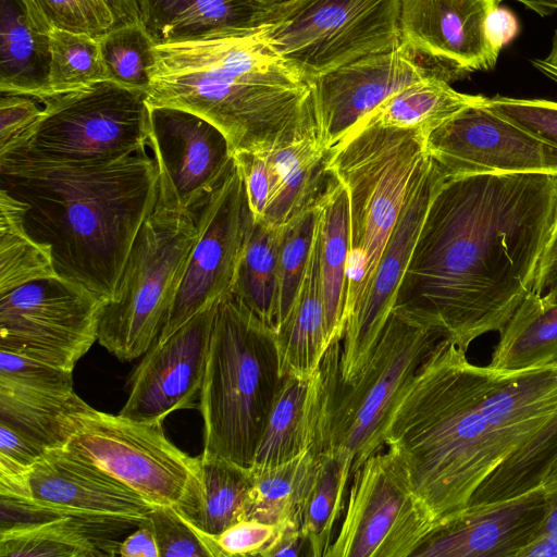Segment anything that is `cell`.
I'll return each mask as SVG.
<instances>
[{
  "label": "cell",
  "instance_id": "obj_39",
  "mask_svg": "<svg viewBox=\"0 0 557 557\" xmlns=\"http://www.w3.org/2000/svg\"><path fill=\"white\" fill-rule=\"evenodd\" d=\"M49 37L51 59L48 97L108 79L99 38L58 28L52 29Z\"/></svg>",
  "mask_w": 557,
  "mask_h": 557
},
{
  "label": "cell",
  "instance_id": "obj_7",
  "mask_svg": "<svg viewBox=\"0 0 557 557\" xmlns=\"http://www.w3.org/2000/svg\"><path fill=\"white\" fill-rule=\"evenodd\" d=\"M42 102L37 121L0 147V162L109 161L149 143L146 90L107 79Z\"/></svg>",
  "mask_w": 557,
  "mask_h": 557
},
{
  "label": "cell",
  "instance_id": "obj_34",
  "mask_svg": "<svg viewBox=\"0 0 557 557\" xmlns=\"http://www.w3.org/2000/svg\"><path fill=\"white\" fill-rule=\"evenodd\" d=\"M278 240L280 227L253 221L231 292L275 331L280 323Z\"/></svg>",
  "mask_w": 557,
  "mask_h": 557
},
{
  "label": "cell",
  "instance_id": "obj_48",
  "mask_svg": "<svg viewBox=\"0 0 557 557\" xmlns=\"http://www.w3.org/2000/svg\"><path fill=\"white\" fill-rule=\"evenodd\" d=\"M42 109H39L30 97L1 94L0 147L35 123Z\"/></svg>",
  "mask_w": 557,
  "mask_h": 557
},
{
  "label": "cell",
  "instance_id": "obj_23",
  "mask_svg": "<svg viewBox=\"0 0 557 557\" xmlns=\"http://www.w3.org/2000/svg\"><path fill=\"white\" fill-rule=\"evenodd\" d=\"M502 0H400L401 42L429 60L467 73L490 71L499 52L488 42L485 22Z\"/></svg>",
  "mask_w": 557,
  "mask_h": 557
},
{
  "label": "cell",
  "instance_id": "obj_52",
  "mask_svg": "<svg viewBox=\"0 0 557 557\" xmlns=\"http://www.w3.org/2000/svg\"><path fill=\"white\" fill-rule=\"evenodd\" d=\"M485 33L491 46L500 52L518 35L519 23L509 9L497 7L486 18Z\"/></svg>",
  "mask_w": 557,
  "mask_h": 557
},
{
  "label": "cell",
  "instance_id": "obj_33",
  "mask_svg": "<svg viewBox=\"0 0 557 557\" xmlns=\"http://www.w3.org/2000/svg\"><path fill=\"white\" fill-rule=\"evenodd\" d=\"M557 362V304L531 292L499 332L490 367L520 370Z\"/></svg>",
  "mask_w": 557,
  "mask_h": 557
},
{
  "label": "cell",
  "instance_id": "obj_49",
  "mask_svg": "<svg viewBox=\"0 0 557 557\" xmlns=\"http://www.w3.org/2000/svg\"><path fill=\"white\" fill-rule=\"evenodd\" d=\"M48 450V448L22 434L11 425L0 422V457L28 470Z\"/></svg>",
  "mask_w": 557,
  "mask_h": 557
},
{
  "label": "cell",
  "instance_id": "obj_17",
  "mask_svg": "<svg viewBox=\"0 0 557 557\" xmlns=\"http://www.w3.org/2000/svg\"><path fill=\"white\" fill-rule=\"evenodd\" d=\"M485 103L460 111L426 135V152L444 178L499 173L557 176V147Z\"/></svg>",
  "mask_w": 557,
  "mask_h": 557
},
{
  "label": "cell",
  "instance_id": "obj_15",
  "mask_svg": "<svg viewBox=\"0 0 557 557\" xmlns=\"http://www.w3.org/2000/svg\"><path fill=\"white\" fill-rule=\"evenodd\" d=\"M253 221L245 184L235 164L196 216L198 238L157 341L165 339L207 306L232 292Z\"/></svg>",
  "mask_w": 557,
  "mask_h": 557
},
{
  "label": "cell",
  "instance_id": "obj_50",
  "mask_svg": "<svg viewBox=\"0 0 557 557\" xmlns=\"http://www.w3.org/2000/svg\"><path fill=\"white\" fill-rule=\"evenodd\" d=\"M532 292L557 304V218L539 264Z\"/></svg>",
  "mask_w": 557,
  "mask_h": 557
},
{
  "label": "cell",
  "instance_id": "obj_38",
  "mask_svg": "<svg viewBox=\"0 0 557 557\" xmlns=\"http://www.w3.org/2000/svg\"><path fill=\"white\" fill-rule=\"evenodd\" d=\"M352 455L342 447H327L318 454L315 480L307 499L301 530L311 557H324L332 541L334 527L344 507Z\"/></svg>",
  "mask_w": 557,
  "mask_h": 557
},
{
  "label": "cell",
  "instance_id": "obj_30",
  "mask_svg": "<svg viewBox=\"0 0 557 557\" xmlns=\"http://www.w3.org/2000/svg\"><path fill=\"white\" fill-rule=\"evenodd\" d=\"M89 407L74 391L47 392L0 383V422L48 449L65 447L77 416Z\"/></svg>",
  "mask_w": 557,
  "mask_h": 557
},
{
  "label": "cell",
  "instance_id": "obj_10",
  "mask_svg": "<svg viewBox=\"0 0 557 557\" xmlns=\"http://www.w3.org/2000/svg\"><path fill=\"white\" fill-rule=\"evenodd\" d=\"M63 448L153 506H174L187 516L198 503L200 458L176 447L160 422L136 421L89 407L77 416L76 429Z\"/></svg>",
  "mask_w": 557,
  "mask_h": 557
},
{
  "label": "cell",
  "instance_id": "obj_55",
  "mask_svg": "<svg viewBox=\"0 0 557 557\" xmlns=\"http://www.w3.org/2000/svg\"><path fill=\"white\" fill-rule=\"evenodd\" d=\"M518 557H557V532L541 533Z\"/></svg>",
  "mask_w": 557,
  "mask_h": 557
},
{
  "label": "cell",
  "instance_id": "obj_60",
  "mask_svg": "<svg viewBox=\"0 0 557 557\" xmlns=\"http://www.w3.org/2000/svg\"><path fill=\"white\" fill-rule=\"evenodd\" d=\"M271 2H278V1H285V0H270Z\"/></svg>",
  "mask_w": 557,
  "mask_h": 557
},
{
  "label": "cell",
  "instance_id": "obj_53",
  "mask_svg": "<svg viewBox=\"0 0 557 557\" xmlns=\"http://www.w3.org/2000/svg\"><path fill=\"white\" fill-rule=\"evenodd\" d=\"M117 555L125 557H160L154 534L147 521L120 543Z\"/></svg>",
  "mask_w": 557,
  "mask_h": 557
},
{
  "label": "cell",
  "instance_id": "obj_57",
  "mask_svg": "<svg viewBox=\"0 0 557 557\" xmlns=\"http://www.w3.org/2000/svg\"><path fill=\"white\" fill-rule=\"evenodd\" d=\"M531 63L539 72L557 84V69L545 64L541 59H533Z\"/></svg>",
  "mask_w": 557,
  "mask_h": 557
},
{
  "label": "cell",
  "instance_id": "obj_43",
  "mask_svg": "<svg viewBox=\"0 0 557 557\" xmlns=\"http://www.w3.org/2000/svg\"><path fill=\"white\" fill-rule=\"evenodd\" d=\"M147 523L160 557H218L212 535L202 532L174 506H154Z\"/></svg>",
  "mask_w": 557,
  "mask_h": 557
},
{
  "label": "cell",
  "instance_id": "obj_58",
  "mask_svg": "<svg viewBox=\"0 0 557 557\" xmlns=\"http://www.w3.org/2000/svg\"><path fill=\"white\" fill-rule=\"evenodd\" d=\"M541 487L545 488L546 491H554L557 488V461L548 471L547 475L541 484Z\"/></svg>",
  "mask_w": 557,
  "mask_h": 557
},
{
  "label": "cell",
  "instance_id": "obj_9",
  "mask_svg": "<svg viewBox=\"0 0 557 557\" xmlns=\"http://www.w3.org/2000/svg\"><path fill=\"white\" fill-rule=\"evenodd\" d=\"M400 0L270 2L258 32L310 83L321 74L401 44Z\"/></svg>",
  "mask_w": 557,
  "mask_h": 557
},
{
  "label": "cell",
  "instance_id": "obj_20",
  "mask_svg": "<svg viewBox=\"0 0 557 557\" xmlns=\"http://www.w3.org/2000/svg\"><path fill=\"white\" fill-rule=\"evenodd\" d=\"M444 180L432 160L407 196L370 287L346 322L341 351V381L344 384L356 379L374 350L392 312L430 202Z\"/></svg>",
  "mask_w": 557,
  "mask_h": 557
},
{
  "label": "cell",
  "instance_id": "obj_14",
  "mask_svg": "<svg viewBox=\"0 0 557 557\" xmlns=\"http://www.w3.org/2000/svg\"><path fill=\"white\" fill-rule=\"evenodd\" d=\"M0 350L73 371L98 341L104 301L61 276L0 294Z\"/></svg>",
  "mask_w": 557,
  "mask_h": 557
},
{
  "label": "cell",
  "instance_id": "obj_54",
  "mask_svg": "<svg viewBox=\"0 0 557 557\" xmlns=\"http://www.w3.org/2000/svg\"><path fill=\"white\" fill-rule=\"evenodd\" d=\"M109 7L113 20V27H121L140 22L136 0H103Z\"/></svg>",
  "mask_w": 557,
  "mask_h": 557
},
{
  "label": "cell",
  "instance_id": "obj_42",
  "mask_svg": "<svg viewBox=\"0 0 557 557\" xmlns=\"http://www.w3.org/2000/svg\"><path fill=\"white\" fill-rule=\"evenodd\" d=\"M32 26L49 34L63 29L101 37L113 28V15L103 0H18Z\"/></svg>",
  "mask_w": 557,
  "mask_h": 557
},
{
  "label": "cell",
  "instance_id": "obj_36",
  "mask_svg": "<svg viewBox=\"0 0 557 557\" xmlns=\"http://www.w3.org/2000/svg\"><path fill=\"white\" fill-rule=\"evenodd\" d=\"M199 458V499L186 518L202 532L216 535L244 520L251 471L219 457L200 455Z\"/></svg>",
  "mask_w": 557,
  "mask_h": 557
},
{
  "label": "cell",
  "instance_id": "obj_45",
  "mask_svg": "<svg viewBox=\"0 0 557 557\" xmlns=\"http://www.w3.org/2000/svg\"><path fill=\"white\" fill-rule=\"evenodd\" d=\"M485 106L537 138L557 147V102L496 95Z\"/></svg>",
  "mask_w": 557,
  "mask_h": 557
},
{
  "label": "cell",
  "instance_id": "obj_46",
  "mask_svg": "<svg viewBox=\"0 0 557 557\" xmlns=\"http://www.w3.org/2000/svg\"><path fill=\"white\" fill-rule=\"evenodd\" d=\"M243 177L249 208L255 221H260L274 195L277 175L268 150H243L234 153Z\"/></svg>",
  "mask_w": 557,
  "mask_h": 557
},
{
  "label": "cell",
  "instance_id": "obj_11",
  "mask_svg": "<svg viewBox=\"0 0 557 557\" xmlns=\"http://www.w3.org/2000/svg\"><path fill=\"white\" fill-rule=\"evenodd\" d=\"M444 337L440 331L411 324L391 312L360 373L350 384L339 380L330 408L324 449L348 450L354 457L352 474L382 448L394 405Z\"/></svg>",
  "mask_w": 557,
  "mask_h": 557
},
{
  "label": "cell",
  "instance_id": "obj_37",
  "mask_svg": "<svg viewBox=\"0 0 557 557\" xmlns=\"http://www.w3.org/2000/svg\"><path fill=\"white\" fill-rule=\"evenodd\" d=\"M27 206L0 189V294L33 281L59 276L50 246L26 230Z\"/></svg>",
  "mask_w": 557,
  "mask_h": 557
},
{
  "label": "cell",
  "instance_id": "obj_28",
  "mask_svg": "<svg viewBox=\"0 0 557 557\" xmlns=\"http://www.w3.org/2000/svg\"><path fill=\"white\" fill-rule=\"evenodd\" d=\"M317 239L321 293L330 341H343L350 213L347 189L338 180L319 205Z\"/></svg>",
  "mask_w": 557,
  "mask_h": 557
},
{
  "label": "cell",
  "instance_id": "obj_16",
  "mask_svg": "<svg viewBox=\"0 0 557 557\" xmlns=\"http://www.w3.org/2000/svg\"><path fill=\"white\" fill-rule=\"evenodd\" d=\"M150 107L148 145L159 170V199L197 216L235 168L225 135L205 117L169 106Z\"/></svg>",
  "mask_w": 557,
  "mask_h": 557
},
{
  "label": "cell",
  "instance_id": "obj_12",
  "mask_svg": "<svg viewBox=\"0 0 557 557\" xmlns=\"http://www.w3.org/2000/svg\"><path fill=\"white\" fill-rule=\"evenodd\" d=\"M0 529L57 517L138 527L154 507L65 448L49 449L23 473H0Z\"/></svg>",
  "mask_w": 557,
  "mask_h": 557
},
{
  "label": "cell",
  "instance_id": "obj_19",
  "mask_svg": "<svg viewBox=\"0 0 557 557\" xmlns=\"http://www.w3.org/2000/svg\"><path fill=\"white\" fill-rule=\"evenodd\" d=\"M216 301L165 339L156 341L144 354L132 373L128 396L119 414L162 423L170 413L195 406L205 376Z\"/></svg>",
  "mask_w": 557,
  "mask_h": 557
},
{
  "label": "cell",
  "instance_id": "obj_1",
  "mask_svg": "<svg viewBox=\"0 0 557 557\" xmlns=\"http://www.w3.org/2000/svg\"><path fill=\"white\" fill-rule=\"evenodd\" d=\"M557 218V176L476 174L434 194L392 312L467 352L500 332L533 290Z\"/></svg>",
  "mask_w": 557,
  "mask_h": 557
},
{
  "label": "cell",
  "instance_id": "obj_32",
  "mask_svg": "<svg viewBox=\"0 0 557 557\" xmlns=\"http://www.w3.org/2000/svg\"><path fill=\"white\" fill-rule=\"evenodd\" d=\"M486 100L482 95L459 92L441 77L429 76L398 90L356 126L419 128L428 135L460 111Z\"/></svg>",
  "mask_w": 557,
  "mask_h": 557
},
{
  "label": "cell",
  "instance_id": "obj_51",
  "mask_svg": "<svg viewBox=\"0 0 557 557\" xmlns=\"http://www.w3.org/2000/svg\"><path fill=\"white\" fill-rule=\"evenodd\" d=\"M258 556H311L310 547L301 525L284 524L270 544Z\"/></svg>",
  "mask_w": 557,
  "mask_h": 557
},
{
  "label": "cell",
  "instance_id": "obj_5",
  "mask_svg": "<svg viewBox=\"0 0 557 557\" xmlns=\"http://www.w3.org/2000/svg\"><path fill=\"white\" fill-rule=\"evenodd\" d=\"M283 379L275 330L233 293L219 298L199 394L201 455L250 468Z\"/></svg>",
  "mask_w": 557,
  "mask_h": 557
},
{
  "label": "cell",
  "instance_id": "obj_25",
  "mask_svg": "<svg viewBox=\"0 0 557 557\" xmlns=\"http://www.w3.org/2000/svg\"><path fill=\"white\" fill-rule=\"evenodd\" d=\"M131 525L57 517L0 529L1 557H97L117 555V531Z\"/></svg>",
  "mask_w": 557,
  "mask_h": 557
},
{
  "label": "cell",
  "instance_id": "obj_13",
  "mask_svg": "<svg viewBox=\"0 0 557 557\" xmlns=\"http://www.w3.org/2000/svg\"><path fill=\"white\" fill-rule=\"evenodd\" d=\"M352 475L344 521L324 557H411L436 525L403 462L380 449Z\"/></svg>",
  "mask_w": 557,
  "mask_h": 557
},
{
  "label": "cell",
  "instance_id": "obj_8",
  "mask_svg": "<svg viewBox=\"0 0 557 557\" xmlns=\"http://www.w3.org/2000/svg\"><path fill=\"white\" fill-rule=\"evenodd\" d=\"M197 238L195 215L158 201L100 315L98 342L117 359L143 356L160 336Z\"/></svg>",
  "mask_w": 557,
  "mask_h": 557
},
{
  "label": "cell",
  "instance_id": "obj_59",
  "mask_svg": "<svg viewBox=\"0 0 557 557\" xmlns=\"http://www.w3.org/2000/svg\"><path fill=\"white\" fill-rule=\"evenodd\" d=\"M542 62L545 64L557 69V30L555 32L554 38H553V45L550 52L547 54V57L541 59Z\"/></svg>",
  "mask_w": 557,
  "mask_h": 557
},
{
  "label": "cell",
  "instance_id": "obj_56",
  "mask_svg": "<svg viewBox=\"0 0 557 557\" xmlns=\"http://www.w3.org/2000/svg\"><path fill=\"white\" fill-rule=\"evenodd\" d=\"M528 9L534 11L540 16H547L557 12V0H513Z\"/></svg>",
  "mask_w": 557,
  "mask_h": 557
},
{
  "label": "cell",
  "instance_id": "obj_44",
  "mask_svg": "<svg viewBox=\"0 0 557 557\" xmlns=\"http://www.w3.org/2000/svg\"><path fill=\"white\" fill-rule=\"evenodd\" d=\"M72 372L27 356L0 350V383L69 393L73 392Z\"/></svg>",
  "mask_w": 557,
  "mask_h": 557
},
{
  "label": "cell",
  "instance_id": "obj_47",
  "mask_svg": "<svg viewBox=\"0 0 557 557\" xmlns=\"http://www.w3.org/2000/svg\"><path fill=\"white\" fill-rule=\"evenodd\" d=\"M280 527L251 519L240 520L212 535L218 557L258 556L274 539Z\"/></svg>",
  "mask_w": 557,
  "mask_h": 557
},
{
  "label": "cell",
  "instance_id": "obj_24",
  "mask_svg": "<svg viewBox=\"0 0 557 557\" xmlns=\"http://www.w3.org/2000/svg\"><path fill=\"white\" fill-rule=\"evenodd\" d=\"M140 22L156 45L257 28L265 0H136Z\"/></svg>",
  "mask_w": 557,
  "mask_h": 557
},
{
  "label": "cell",
  "instance_id": "obj_18",
  "mask_svg": "<svg viewBox=\"0 0 557 557\" xmlns=\"http://www.w3.org/2000/svg\"><path fill=\"white\" fill-rule=\"evenodd\" d=\"M423 59L401 42L315 77L311 87L321 145L334 147L362 119L413 82L437 76L449 83L461 77L444 67L426 65Z\"/></svg>",
  "mask_w": 557,
  "mask_h": 557
},
{
  "label": "cell",
  "instance_id": "obj_22",
  "mask_svg": "<svg viewBox=\"0 0 557 557\" xmlns=\"http://www.w3.org/2000/svg\"><path fill=\"white\" fill-rule=\"evenodd\" d=\"M342 339L326 350L310 376H285L250 468H267L325 447L330 408L341 380Z\"/></svg>",
  "mask_w": 557,
  "mask_h": 557
},
{
  "label": "cell",
  "instance_id": "obj_35",
  "mask_svg": "<svg viewBox=\"0 0 557 557\" xmlns=\"http://www.w3.org/2000/svg\"><path fill=\"white\" fill-rule=\"evenodd\" d=\"M556 461L557 410L534 435L487 476L468 506L511 499L540 487Z\"/></svg>",
  "mask_w": 557,
  "mask_h": 557
},
{
  "label": "cell",
  "instance_id": "obj_6",
  "mask_svg": "<svg viewBox=\"0 0 557 557\" xmlns=\"http://www.w3.org/2000/svg\"><path fill=\"white\" fill-rule=\"evenodd\" d=\"M419 128L356 126L331 148L329 168L349 198L346 322L366 296L408 194L429 169Z\"/></svg>",
  "mask_w": 557,
  "mask_h": 557
},
{
  "label": "cell",
  "instance_id": "obj_2",
  "mask_svg": "<svg viewBox=\"0 0 557 557\" xmlns=\"http://www.w3.org/2000/svg\"><path fill=\"white\" fill-rule=\"evenodd\" d=\"M557 410V362L520 370L471 363L442 338L394 405L384 445L437 527Z\"/></svg>",
  "mask_w": 557,
  "mask_h": 557
},
{
  "label": "cell",
  "instance_id": "obj_41",
  "mask_svg": "<svg viewBox=\"0 0 557 557\" xmlns=\"http://www.w3.org/2000/svg\"><path fill=\"white\" fill-rule=\"evenodd\" d=\"M319 205L301 212L280 227L277 251L278 325L292 308L302 283L315 238Z\"/></svg>",
  "mask_w": 557,
  "mask_h": 557
},
{
  "label": "cell",
  "instance_id": "obj_3",
  "mask_svg": "<svg viewBox=\"0 0 557 557\" xmlns=\"http://www.w3.org/2000/svg\"><path fill=\"white\" fill-rule=\"evenodd\" d=\"M1 188L27 206L29 235L59 276L104 301L159 199V170L144 150L109 161L0 162Z\"/></svg>",
  "mask_w": 557,
  "mask_h": 557
},
{
  "label": "cell",
  "instance_id": "obj_31",
  "mask_svg": "<svg viewBox=\"0 0 557 557\" xmlns=\"http://www.w3.org/2000/svg\"><path fill=\"white\" fill-rule=\"evenodd\" d=\"M252 483L244 519L301 525L318 470V454L308 450L276 466L249 468Z\"/></svg>",
  "mask_w": 557,
  "mask_h": 557
},
{
  "label": "cell",
  "instance_id": "obj_27",
  "mask_svg": "<svg viewBox=\"0 0 557 557\" xmlns=\"http://www.w3.org/2000/svg\"><path fill=\"white\" fill-rule=\"evenodd\" d=\"M275 332L283 377L312 375L333 343L322 300L317 232L297 297Z\"/></svg>",
  "mask_w": 557,
  "mask_h": 557
},
{
  "label": "cell",
  "instance_id": "obj_40",
  "mask_svg": "<svg viewBox=\"0 0 557 557\" xmlns=\"http://www.w3.org/2000/svg\"><path fill=\"white\" fill-rule=\"evenodd\" d=\"M99 42L108 79L147 91L156 44L143 23L113 27Z\"/></svg>",
  "mask_w": 557,
  "mask_h": 557
},
{
  "label": "cell",
  "instance_id": "obj_61",
  "mask_svg": "<svg viewBox=\"0 0 557 557\" xmlns=\"http://www.w3.org/2000/svg\"><path fill=\"white\" fill-rule=\"evenodd\" d=\"M265 1H270V0H265Z\"/></svg>",
  "mask_w": 557,
  "mask_h": 557
},
{
  "label": "cell",
  "instance_id": "obj_4",
  "mask_svg": "<svg viewBox=\"0 0 557 557\" xmlns=\"http://www.w3.org/2000/svg\"><path fill=\"white\" fill-rule=\"evenodd\" d=\"M149 106L194 112L227 138L233 154L318 137L311 83L257 28L154 45Z\"/></svg>",
  "mask_w": 557,
  "mask_h": 557
},
{
  "label": "cell",
  "instance_id": "obj_29",
  "mask_svg": "<svg viewBox=\"0 0 557 557\" xmlns=\"http://www.w3.org/2000/svg\"><path fill=\"white\" fill-rule=\"evenodd\" d=\"M50 37L34 28L18 0H1L0 90L42 101L49 96Z\"/></svg>",
  "mask_w": 557,
  "mask_h": 557
},
{
  "label": "cell",
  "instance_id": "obj_26",
  "mask_svg": "<svg viewBox=\"0 0 557 557\" xmlns=\"http://www.w3.org/2000/svg\"><path fill=\"white\" fill-rule=\"evenodd\" d=\"M277 181L274 195L260 220L281 227L301 212L315 207L337 181L329 168L331 149L318 137L268 150Z\"/></svg>",
  "mask_w": 557,
  "mask_h": 557
},
{
  "label": "cell",
  "instance_id": "obj_21",
  "mask_svg": "<svg viewBox=\"0 0 557 557\" xmlns=\"http://www.w3.org/2000/svg\"><path fill=\"white\" fill-rule=\"evenodd\" d=\"M548 510V493L537 487L524 495L466 507L437 525L411 557H518L540 534Z\"/></svg>",
  "mask_w": 557,
  "mask_h": 557
}]
</instances>
